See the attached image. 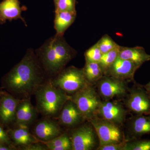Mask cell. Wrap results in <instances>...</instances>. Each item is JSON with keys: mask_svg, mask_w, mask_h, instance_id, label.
I'll return each instance as SVG.
<instances>
[{"mask_svg": "<svg viewBox=\"0 0 150 150\" xmlns=\"http://www.w3.org/2000/svg\"><path fill=\"white\" fill-rule=\"evenodd\" d=\"M46 74L36 53L29 49L20 62L4 78V83L11 92L24 98L35 93L45 83Z\"/></svg>", "mask_w": 150, "mask_h": 150, "instance_id": "obj_1", "label": "cell"}, {"mask_svg": "<svg viewBox=\"0 0 150 150\" xmlns=\"http://www.w3.org/2000/svg\"><path fill=\"white\" fill-rule=\"evenodd\" d=\"M35 53L46 75L52 77L64 69L76 55V51L67 43L63 35L57 34Z\"/></svg>", "mask_w": 150, "mask_h": 150, "instance_id": "obj_2", "label": "cell"}, {"mask_svg": "<svg viewBox=\"0 0 150 150\" xmlns=\"http://www.w3.org/2000/svg\"><path fill=\"white\" fill-rule=\"evenodd\" d=\"M34 95L38 112L48 118H58L64 105L71 98V96L52 85L49 80L41 84Z\"/></svg>", "mask_w": 150, "mask_h": 150, "instance_id": "obj_3", "label": "cell"}, {"mask_svg": "<svg viewBox=\"0 0 150 150\" xmlns=\"http://www.w3.org/2000/svg\"><path fill=\"white\" fill-rule=\"evenodd\" d=\"M49 81L52 85L70 96L90 84L86 79L83 69L74 66L64 68Z\"/></svg>", "mask_w": 150, "mask_h": 150, "instance_id": "obj_4", "label": "cell"}, {"mask_svg": "<svg viewBox=\"0 0 150 150\" xmlns=\"http://www.w3.org/2000/svg\"><path fill=\"white\" fill-rule=\"evenodd\" d=\"M93 86L89 84L71 96L87 121L97 116L102 100Z\"/></svg>", "mask_w": 150, "mask_h": 150, "instance_id": "obj_5", "label": "cell"}, {"mask_svg": "<svg viewBox=\"0 0 150 150\" xmlns=\"http://www.w3.org/2000/svg\"><path fill=\"white\" fill-rule=\"evenodd\" d=\"M86 121L68 132L72 145V150L96 149L99 146V139L93 126Z\"/></svg>", "mask_w": 150, "mask_h": 150, "instance_id": "obj_6", "label": "cell"}, {"mask_svg": "<svg viewBox=\"0 0 150 150\" xmlns=\"http://www.w3.org/2000/svg\"><path fill=\"white\" fill-rule=\"evenodd\" d=\"M96 131L99 146L121 143L128 139L121 126L96 116L88 120Z\"/></svg>", "mask_w": 150, "mask_h": 150, "instance_id": "obj_7", "label": "cell"}, {"mask_svg": "<svg viewBox=\"0 0 150 150\" xmlns=\"http://www.w3.org/2000/svg\"><path fill=\"white\" fill-rule=\"evenodd\" d=\"M124 104L129 112L134 115H150V97L143 85L135 83L129 88Z\"/></svg>", "mask_w": 150, "mask_h": 150, "instance_id": "obj_8", "label": "cell"}, {"mask_svg": "<svg viewBox=\"0 0 150 150\" xmlns=\"http://www.w3.org/2000/svg\"><path fill=\"white\" fill-rule=\"evenodd\" d=\"M96 85L97 92L103 100L125 97L129 91L127 82L103 76Z\"/></svg>", "mask_w": 150, "mask_h": 150, "instance_id": "obj_9", "label": "cell"}, {"mask_svg": "<svg viewBox=\"0 0 150 150\" xmlns=\"http://www.w3.org/2000/svg\"><path fill=\"white\" fill-rule=\"evenodd\" d=\"M129 112L118 100H102L97 116L121 126L126 121Z\"/></svg>", "mask_w": 150, "mask_h": 150, "instance_id": "obj_10", "label": "cell"}, {"mask_svg": "<svg viewBox=\"0 0 150 150\" xmlns=\"http://www.w3.org/2000/svg\"><path fill=\"white\" fill-rule=\"evenodd\" d=\"M57 119L60 126L69 129L75 128L87 121L71 98L64 105Z\"/></svg>", "mask_w": 150, "mask_h": 150, "instance_id": "obj_11", "label": "cell"}, {"mask_svg": "<svg viewBox=\"0 0 150 150\" xmlns=\"http://www.w3.org/2000/svg\"><path fill=\"white\" fill-rule=\"evenodd\" d=\"M140 67L131 61L118 57L105 76L126 82L133 81L135 73Z\"/></svg>", "mask_w": 150, "mask_h": 150, "instance_id": "obj_12", "label": "cell"}, {"mask_svg": "<svg viewBox=\"0 0 150 150\" xmlns=\"http://www.w3.org/2000/svg\"><path fill=\"white\" fill-rule=\"evenodd\" d=\"M35 123L33 135L40 142L46 143L53 139L64 132L58 122L52 118L44 117Z\"/></svg>", "mask_w": 150, "mask_h": 150, "instance_id": "obj_13", "label": "cell"}, {"mask_svg": "<svg viewBox=\"0 0 150 150\" xmlns=\"http://www.w3.org/2000/svg\"><path fill=\"white\" fill-rule=\"evenodd\" d=\"M128 139H140L150 134V115H134L126 124Z\"/></svg>", "mask_w": 150, "mask_h": 150, "instance_id": "obj_14", "label": "cell"}, {"mask_svg": "<svg viewBox=\"0 0 150 150\" xmlns=\"http://www.w3.org/2000/svg\"><path fill=\"white\" fill-rule=\"evenodd\" d=\"M25 7H21L19 0H3L0 2V25L4 24L7 21L20 19L26 26V23L21 16L23 11L26 10Z\"/></svg>", "mask_w": 150, "mask_h": 150, "instance_id": "obj_15", "label": "cell"}, {"mask_svg": "<svg viewBox=\"0 0 150 150\" xmlns=\"http://www.w3.org/2000/svg\"><path fill=\"white\" fill-rule=\"evenodd\" d=\"M38 113L37 109L33 105L29 98L21 99L17 108L16 124L17 126L29 127L36 120Z\"/></svg>", "mask_w": 150, "mask_h": 150, "instance_id": "obj_16", "label": "cell"}, {"mask_svg": "<svg viewBox=\"0 0 150 150\" xmlns=\"http://www.w3.org/2000/svg\"><path fill=\"white\" fill-rule=\"evenodd\" d=\"M20 99H18L7 93L0 97V121L8 125L15 121L17 108Z\"/></svg>", "mask_w": 150, "mask_h": 150, "instance_id": "obj_17", "label": "cell"}, {"mask_svg": "<svg viewBox=\"0 0 150 150\" xmlns=\"http://www.w3.org/2000/svg\"><path fill=\"white\" fill-rule=\"evenodd\" d=\"M16 129L8 131L9 137L14 146L18 147L28 146L40 142L33 134L30 132L29 127L18 126Z\"/></svg>", "mask_w": 150, "mask_h": 150, "instance_id": "obj_18", "label": "cell"}, {"mask_svg": "<svg viewBox=\"0 0 150 150\" xmlns=\"http://www.w3.org/2000/svg\"><path fill=\"white\" fill-rule=\"evenodd\" d=\"M118 57L131 61L141 67L145 62L150 61V55L147 54L144 48L141 46L127 47L120 46Z\"/></svg>", "mask_w": 150, "mask_h": 150, "instance_id": "obj_19", "label": "cell"}, {"mask_svg": "<svg viewBox=\"0 0 150 150\" xmlns=\"http://www.w3.org/2000/svg\"><path fill=\"white\" fill-rule=\"evenodd\" d=\"M54 28L56 34L64 35V33L74 21L76 11L56 12Z\"/></svg>", "mask_w": 150, "mask_h": 150, "instance_id": "obj_20", "label": "cell"}, {"mask_svg": "<svg viewBox=\"0 0 150 150\" xmlns=\"http://www.w3.org/2000/svg\"><path fill=\"white\" fill-rule=\"evenodd\" d=\"M83 70L87 80L93 85L104 76L98 63L86 62Z\"/></svg>", "mask_w": 150, "mask_h": 150, "instance_id": "obj_21", "label": "cell"}, {"mask_svg": "<svg viewBox=\"0 0 150 150\" xmlns=\"http://www.w3.org/2000/svg\"><path fill=\"white\" fill-rule=\"evenodd\" d=\"M48 150H72V145L68 132L62 134L49 142L44 143Z\"/></svg>", "mask_w": 150, "mask_h": 150, "instance_id": "obj_22", "label": "cell"}, {"mask_svg": "<svg viewBox=\"0 0 150 150\" xmlns=\"http://www.w3.org/2000/svg\"><path fill=\"white\" fill-rule=\"evenodd\" d=\"M120 46L118 45L112 51L103 54L98 64L101 68L104 76L110 67L118 57Z\"/></svg>", "mask_w": 150, "mask_h": 150, "instance_id": "obj_23", "label": "cell"}, {"mask_svg": "<svg viewBox=\"0 0 150 150\" xmlns=\"http://www.w3.org/2000/svg\"><path fill=\"white\" fill-rule=\"evenodd\" d=\"M125 150H150V139L129 140Z\"/></svg>", "mask_w": 150, "mask_h": 150, "instance_id": "obj_24", "label": "cell"}, {"mask_svg": "<svg viewBox=\"0 0 150 150\" xmlns=\"http://www.w3.org/2000/svg\"><path fill=\"white\" fill-rule=\"evenodd\" d=\"M96 43L103 54L112 51L119 45L108 35L103 36Z\"/></svg>", "mask_w": 150, "mask_h": 150, "instance_id": "obj_25", "label": "cell"}, {"mask_svg": "<svg viewBox=\"0 0 150 150\" xmlns=\"http://www.w3.org/2000/svg\"><path fill=\"white\" fill-rule=\"evenodd\" d=\"M55 12L76 11V0H54Z\"/></svg>", "mask_w": 150, "mask_h": 150, "instance_id": "obj_26", "label": "cell"}, {"mask_svg": "<svg viewBox=\"0 0 150 150\" xmlns=\"http://www.w3.org/2000/svg\"><path fill=\"white\" fill-rule=\"evenodd\" d=\"M102 55V53L98 48L97 44L96 43L85 53L86 62L98 63Z\"/></svg>", "mask_w": 150, "mask_h": 150, "instance_id": "obj_27", "label": "cell"}, {"mask_svg": "<svg viewBox=\"0 0 150 150\" xmlns=\"http://www.w3.org/2000/svg\"><path fill=\"white\" fill-rule=\"evenodd\" d=\"M129 139L117 144L99 146L97 148V150H125L127 142Z\"/></svg>", "mask_w": 150, "mask_h": 150, "instance_id": "obj_28", "label": "cell"}, {"mask_svg": "<svg viewBox=\"0 0 150 150\" xmlns=\"http://www.w3.org/2000/svg\"><path fill=\"white\" fill-rule=\"evenodd\" d=\"M0 144L10 147L13 149H16L14 147V146L11 141L8 134L4 130L1 124H0Z\"/></svg>", "mask_w": 150, "mask_h": 150, "instance_id": "obj_29", "label": "cell"}, {"mask_svg": "<svg viewBox=\"0 0 150 150\" xmlns=\"http://www.w3.org/2000/svg\"><path fill=\"white\" fill-rule=\"evenodd\" d=\"M19 150H48V147L43 142H38L33 143L28 146L18 147Z\"/></svg>", "mask_w": 150, "mask_h": 150, "instance_id": "obj_30", "label": "cell"}, {"mask_svg": "<svg viewBox=\"0 0 150 150\" xmlns=\"http://www.w3.org/2000/svg\"><path fill=\"white\" fill-rule=\"evenodd\" d=\"M143 86L150 97V81L147 83L143 85Z\"/></svg>", "mask_w": 150, "mask_h": 150, "instance_id": "obj_31", "label": "cell"}, {"mask_svg": "<svg viewBox=\"0 0 150 150\" xmlns=\"http://www.w3.org/2000/svg\"><path fill=\"white\" fill-rule=\"evenodd\" d=\"M14 149H13V148L0 144V150H11Z\"/></svg>", "mask_w": 150, "mask_h": 150, "instance_id": "obj_32", "label": "cell"}, {"mask_svg": "<svg viewBox=\"0 0 150 150\" xmlns=\"http://www.w3.org/2000/svg\"></svg>", "mask_w": 150, "mask_h": 150, "instance_id": "obj_33", "label": "cell"}]
</instances>
